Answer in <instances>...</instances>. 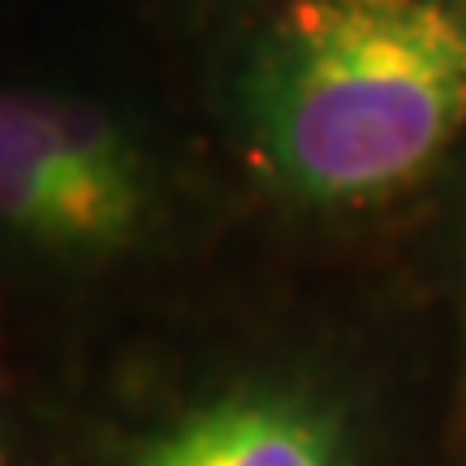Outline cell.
Instances as JSON below:
<instances>
[{"mask_svg":"<svg viewBox=\"0 0 466 466\" xmlns=\"http://www.w3.org/2000/svg\"><path fill=\"white\" fill-rule=\"evenodd\" d=\"M242 126L289 199H398L466 130V0H285L250 52Z\"/></svg>","mask_w":466,"mask_h":466,"instance_id":"cell-1","label":"cell"},{"mask_svg":"<svg viewBox=\"0 0 466 466\" xmlns=\"http://www.w3.org/2000/svg\"><path fill=\"white\" fill-rule=\"evenodd\" d=\"M126 466H359V428L319 380L242 376L168 410Z\"/></svg>","mask_w":466,"mask_h":466,"instance_id":"cell-2","label":"cell"},{"mask_svg":"<svg viewBox=\"0 0 466 466\" xmlns=\"http://www.w3.org/2000/svg\"><path fill=\"white\" fill-rule=\"evenodd\" d=\"M35 100L96 255H116L134 247L156 212L151 160L138 134L104 104L83 96L35 91Z\"/></svg>","mask_w":466,"mask_h":466,"instance_id":"cell-3","label":"cell"},{"mask_svg":"<svg viewBox=\"0 0 466 466\" xmlns=\"http://www.w3.org/2000/svg\"><path fill=\"white\" fill-rule=\"evenodd\" d=\"M0 229L31 250L96 255L26 86H0Z\"/></svg>","mask_w":466,"mask_h":466,"instance_id":"cell-4","label":"cell"},{"mask_svg":"<svg viewBox=\"0 0 466 466\" xmlns=\"http://www.w3.org/2000/svg\"><path fill=\"white\" fill-rule=\"evenodd\" d=\"M0 466H5V453H0Z\"/></svg>","mask_w":466,"mask_h":466,"instance_id":"cell-5","label":"cell"}]
</instances>
